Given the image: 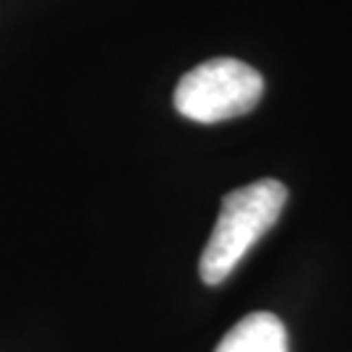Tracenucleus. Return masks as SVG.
<instances>
[{
	"instance_id": "7ed1b4c3",
	"label": "nucleus",
	"mask_w": 352,
	"mask_h": 352,
	"mask_svg": "<svg viewBox=\"0 0 352 352\" xmlns=\"http://www.w3.org/2000/svg\"><path fill=\"white\" fill-rule=\"evenodd\" d=\"M214 352H289L287 329L274 314L256 311L240 318Z\"/></svg>"
},
{
	"instance_id": "f03ea898",
	"label": "nucleus",
	"mask_w": 352,
	"mask_h": 352,
	"mask_svg": "<svg viewBox=\"0 0 352 352\" xmlns=\"http://www.w3.org/2000/svg\"><path fill=\"white\" fill-rule=\"evenodd\" d=\"M261 74L235 58H212L177 81L175 110L196 123H222L251 113L261 102Z\"/></svg>"
},
{
	"instance_id": "f257e3e1",
	"label": "nucleus",
	"mask_w": 352,
	"mask_h": 352,
	"mask_svg": "<svg viewBox=\"0 0 352 352\" xmlns=\"http://www.w3.org/2000/svg\"><path fill=\"white\" fill-rule=\"evenodd\" d=\"M287 204V188L279 180H256L230 190L219 206L209 243L204 248L201 279L206 285L225 282L258 240L274 227Z\"/></svg>"
}]
</instances>
